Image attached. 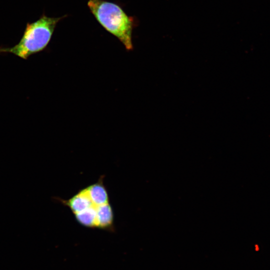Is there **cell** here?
Wrapping results in <instances>:
<instances>
[{
	"mask_svg": "<svg viewBox=\"0 0 270 270\" xmlns=\"http://www.w3.org/2000/svg\"><path fill=\"white\" fill-rule=\"evenodd\" d=\"M86 188L94 206H98L109 202L108 195L102 178Z\"/></svg>",
	"mask_w": 270,
	"mask_h": 270,
	"instance_id": "4",
	"label": "cell"
},
{
	"mask_svg": "<svg viewBox=\"0 0 270 270\" xmlns=\"http://www.w3.org/2000/svg\"><path fill=\"white\" fill-rule=\"evenodd\" d=\"M97 228L110 230L114 228V212L110 203L96 208Z\"/></svg>",
	"mask_w": 270,
	"mask_h": 270,
	"instance_id": "5",
	"label": "cell"
},
{
	"mask_svg": "<svg viewBox=\"0 0 270 270\" xmlns=\"http://www.w3.org/2000/svg\"><path fill=\"white\" fill-rule=\"evenodd\" d=\"M97 206H92L80 212L74 214L77 222L80 224L89 228H97Z\"/></svg>",
	"mask_w": 270,
	"mask_h": 270,
	"instance_id": "6",
	"label": "cell"
},
{
	"mask_svg": "<svg viewBox=\"0 0 270 270\" xmlns=\"http://www.w3.org/2000/svg\"><path fill=\"white\" fill-rule=\"evenodd\" d=\"M66 16L49 17L43 13L32 22H27L19 42L12 47L0 46V54L10 53L26 60L44 50L48 44L58 23Z\"/></svg>",
	"mask_w": 270,
	"mask_h": 270,
	"instance_id": "2",
	"label": "cell"
},
{
	"mask_svg": "<svg viewBox=\"0 0 270 270\" xmlns=\"http://www.w3.org/2000/svg\"><path fill=\"white\" fill-rule=\"evenodd\" d=\"M59 199L60 200L62 204L71 210L74 214L94 206L92 202L86 188L80 190L68 200Z\"/></svg>",
	"mask_w": 270,
	"mask_h": 270,
	"instance_id": "3",
	"label": "cell"
},
{
	"mask_svg": "<svg viewBox=\"0 0 270 270\" xmlns=\"http://www.w3.org/2000/svg\"><path fill=\"white\" fill-rule=\"evenodd\" d=\"M88 8L98 23L117 38L126 48L132 50L133 18L128 16L118 4L104 0H88Z\"/></svg>",
	"mask_w": 270,
	"mask_h": 270,
	"instance_id": "1",
	"label": "cell"
}]
</instances>
